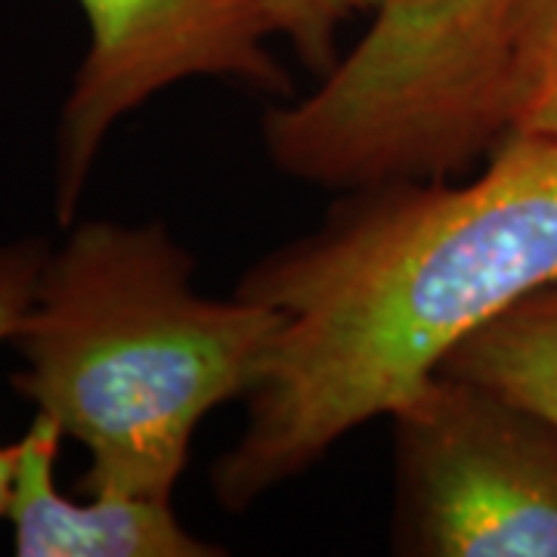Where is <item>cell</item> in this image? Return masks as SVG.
<instances>
[{"label": "cell", "instance_id": "8992f818", "mask_svg": "<svg viewBox=\"0 0 557 557\" xmlns=\"http://www.w3.org/2000/svg\"><path fill=\"white\" fill-rule=\"evenodd\" d=\"M62 431L35 412L10 443V474L0 518L13 527L20 557H211L220 545L183 530L168 498H65L53 483Z\"/></svg>", "mask_w": 557, "mask_h": 557}, {"label": "cell", "instance_id": "7a4b0ae2", "mask_svg": "<svg viewBox=\"0 0 557 557\" xmlns=\"http://www.w3.org/2000/svg\"><path fill=\"white\" fill-rule=\"evenodd\" d=\"M189 278L193 258L161 223L87 220L47 255L10 341L13 387L87 446L84 496L171 502L201 418L263 379L282 313L201 298Z\"/></svg>", "mask_w": 557, "mask_h": 557}, {"label": "cell", "instance_id": "ba28073f", "mask_svg": "<svg viewBox=\"0 0 557 557\" xmlns=\"http://www.w3.org/2000/svg\"><path fill=\"white\" fill-rule=\"evenodd\" d=\"M557 152V0H518L508 62V127Z\"/></svg>", "mask_w": 557, "mask_h": 557}, {"label": "cell", "instance_id": "52a82bcc", "mask_svg": "<svg viewBox=\"0 0 557 557\" xmlns=\"http://www.w3.org/2000/svg\"><path fill=\"white\" fill-rule=\"evenodd\" d=\"M440 372L483 384L557 424V282L480 325Z\"/></svg>", "mask_w": 557, "mask_h": 557}, {"label": "cell", "instance_id": "6da1fadb", "mask_svg": "<svg viewBox=\"0 0 557 557\" xmlns=\"http://www.w3.org/2000/svg\"><path fill=\"white\" fill-rule=\"evenodd\" d=\"M486 159L468 183L347 189L319 230L245 273L236 295L278 310L282 332L214 468L220 505L248 508L394 416L480 325L555 285L557 152L505 134Z\"/></svg>", "mask_w": 557, "mask_h": 557}, {"label": "cell", "instance_id": "3957f363", "mask_svg": "<svg viewBox=\"0 0 557 557\" xmlns=\"http://www.w3.org/2000/svg\"><path fill=\"white\" fill-rule=\"evenodd\" d=\"M518 0H379L307 100L267 112L270 159L329 189L456 177L508 127Z\"/></svg>", "mask_w": 557, "mask_h": 557}, {"label": "cell", "instance_id": "277c9868", "mask_svg": "<svg viewBox=\"0 0 557 557\" xmlns=\"http://www.w3.org/2000/svg\"><path fill=\"white\" fill-rule=\"evenodd\" d=\"M397 552L557 557V424L437 372L394 412Z\"/></svg>", "mask_w": 557, "mask_h": 557}, {"label": "cell", "instance_id": "30bf717a", "mask_svg": "<svg viewBox=\"0 0 557 557\" xmlns=\"http://www.w3.org/2000/svg\"><path fill=\"white\" fill-rule=\"evenodd\" d=\"M375 3L379 0H304L310 25H313V35H317L319 53L325 60V75L338 65V57H335V32H338V22L344 16H350V13H357V10L375 7Z\"/></svg>", "mask_w": 557, "mask_h": 557}, {"label": "cell", "instance_id": "5b68a950", "mask_svg": "<svg viewBox=\"0 0 557 557\" xmlns=\"http://www.w3.org/2000/svg\"><path fill=\"white\" fill-rule=\"evenodd\" d=\"M90 47L75 72L57 134V214L78 211L84 183L112 124L186 78H236L276 97L292 94L267 40L288 35L325 75L304 0H78Z\"/></svg>", "mask_w": 557, "mask_h": 557}, {"label": "cell", "instance_id": "9c48e42d", "mask_svg": "<svg viewBox=\"0 0 557 557\" xmlns=\"http://www.w3.org/2000/svg\"><path fill=\"white\" fill-rule=\"evenodd\" d=\"M47 255L50 248L38 239L0 245V344L13 341L25 313L32 310ZM7 474H10V446H0V511L7 496Z\"/></svg>", "mask_w": 557, "mask_h": 557}]
</instances>
